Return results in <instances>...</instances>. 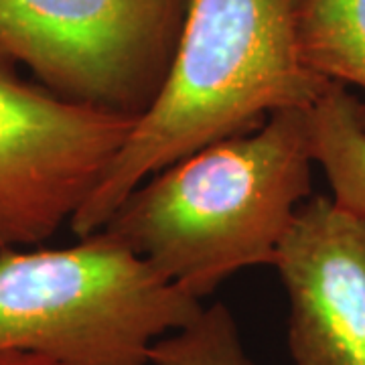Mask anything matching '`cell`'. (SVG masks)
<instances>
[{
	"mask_svg": "<svg viewBox=\"0 0 365 365\" xmlns=\"http://www.w3.org/2000/svg\"><path fill=\"white\" fill-rule=\"evenodd\" d=\"M302 53L317 76L365 91V0H304ZM365 124V102L359 100Z\"/></svg>",
	"mask_w": 365,
	"mask_h": 365,
	"instance_id": "8",
	"label": "cell"
},
{
	"mask_svg": "<svg viewBox=\"0 0 365 365\" xmlns=\"http://www.w3.org/2000/svg\"><path fill=\"white\" fill-rule=\"evenodd\" d=\"M313 165L307 110H280L150 175L100 232L203 300L244 268L274 266L313 197Z\"/></svg>",
	"mask_w": 365,
	"mask_h": 365,
	"instance_id": "2",
	"label": "cell"
},
{
	"mask_svg": "<svg viewBox=\"0 0 365 365\" xmlns=\"http://www.w3.org/2000/svg\"><path fill=\"white\" fill-rule=\"evenodd\" d=\"M203 304L98 232L69 248L0 250V353L61 365H150Z\"/></svg>",
	"mask_w": 365,
	"mask_h": 365,
	"instance_id": "3",
	"label": "cell"
},
{
	"mask_svg": "<svg viewBox=\"0 0 365 365\" xmlns=\"http://www.w3.org/2000/svg\"><path fill=\"white\" fill-rule=\"evenodd\" d=\"M307 116L314 163L325 173L333 201L365 217V124L359 98L329 81Z\"/></svg>",
	"mask_w": 365,
	"mask_h": 365,
	"instance_id": "7",
	"label": "cell"
},
{
	"mask_svg": "<svg viewBox=\"0 0 365 365\" xmlns=\"http://www.w3.org/2000/svg\"><path fill=\"white\" fill-rule=\"evenodd\" d=\"M302 11L304 0H187L167 79L71 232L98 234L140 182L199 148L309 110L329 81L304 59Z\"/></svg>",
	"mask_w": 365,
	"mask_h": 365,
	"instance_id": "1",
	"label": "cell"
},
{
	"mask_svg": "<svg viewBox=\"0 0 365 365\" xmlns=\"http://www.w3.org/2000/svg\"><path fill=\"white\" fill-rule=\"evenodd\" d=\"M0 365H61L51 359H45L39 355H31V353H0Z\"/></svg>",
	"mask_w": 365,
	"mask_h": 365,
	"instance_id": "10",
	"label": "cell"
},
{
	"mask_svg": "<svg viewBox=\"0 0 365 365\" xmlns=\"http://www.w3.org/2000/svg\"><path fill=\"white\" fill-rule=\"evenodd\" d=\"M150 365H258L246 351L230 309L203 307L191 323L158 341Z\"/></svg>",
	"mask_w": 365,
	"mask_h": 365,
	"instance_id": "9",
	"label": "cell"
},
{
	"mask_svg": "<svg viewBox=\"0 0 365 365\" xmlns=\"http://www.w3.org/2000/svg\"><path fill=\"white\" fill-rule=\"evenodd\" d=\"M136 120L69 102L0 49V250L39 246L71 222Z\"/></svg>",
	"mask_w": 365,
	"mask_h": 365,
	"instance_id": "5",
	"label": "cell"
},
{
	"mask_svg": "<svg viewBox=\"0 0 365 365\" xmlns=\"http://www.w3.org/2000/svg\"><path fill=\"white\" fill-rule=\"evenodd\" d=\"M274 268L288 299L294 365H365V217L313 195L297 211Z\"/></svg>",
	"mask_w": 365,
	"mask_h": 365,
	"instance_id": "6",
	"label": "cell"
},
{
	"mask_svg": "<svg viewBox=\"0 0 365 365\" xmlns=\"http://www.w3.org/2000/svg\"><path fill=\"white\" fill-rule=\"evenodd\" d=\"M187 0H0V49L76 104L140 118L163 88Z\"/></svg>",
	"mask_w": 365,
	"mask_h": 365,
	"instance_id": "4",
	"label": "cell"
}]
</instances>
